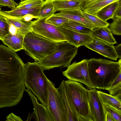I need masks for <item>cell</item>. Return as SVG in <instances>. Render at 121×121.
<instances>
[{
	"label": "cell",
	"mask_w": 121,
	"mask_h": 121,
	"mask_svg": "<svg viewBox=\"0 0 121 121\" xmlns=\"http://www.w3.org/2000/svg\"><path fill=\"white\" fill-rule=\"evenodd\" d=\"M25 68L16 52L0 44V108L13 105L23 96Z\"/></svg>",
	"instance_id": "1"
},
{
	"label": "cell",
	"mask_w": 121,
	"mask_h": 121,
	"mask_svg": "<svg viewBox=\"0 0 121 121\" xmlns=\"http://www.w3.org/2000/svg\"><path fill=\"white\" fill-rule=\"evenodd\" d=\"M90 79L95 88L105 90L121 72V59L117 62L102 58L88 60Z\"/></svg>",
	"instance_id": "2"
},
{
	"label": "cell",
	"mask_w": 121,
	"mask_h": 121,
	"mask_svg": "<svg viewBox=\"0 0 121 121\" xmlns=\"http://www.w3.org/2000/svg\"><path fill=\"white\" fill-rule=\"evenodd\" d=\"M65 82L69 103L78 121H93L89 105V90L77 81L68 79Z\"/></svg>",
	"instance_id": "3"
},
{
	"label": "cell",
	"mask_w": 121,
	"mask_h": 121,
	"mask_svg": "<svg viewBox=\"0 0 121 121\" xmlns=\"http://www.w3.org/2000/svg\"><path fill=\"white\" fill-rule=\"evenodd\" d=\"M37 62L25 64L24 82L25 86L35 95L42 104L48 105L47 78Z\"/></svg>",
	"instance_id": "4"
},
{
	"label": "cell",
	"mask_w": 121,
	"mask_h": 121,
	"mask_svg": "<svg viewBox=\"0 0 121 121\" xmlns=\"http://www.w3.org/2000/svg\"><path fill=\"white\" fill-rule=\"evenodd\" d=\"M58 43L30 32L24 35L23 49L35 61L38 62L55 52Z\"/></svg>",
	"instance_id": "5"
},
{
	"label": "cell",
	"mask_w": 121,
	"mask_h": 121,
	"mask_svg": "<svg viewBox=\"0 0 121 121\" xmlns=\"http://www.w3.org/2000/svg\"><path fill=\"white\" fill-rule=\"evenodd\" d=\"M78 48L67 41L59 43L55 52L37 62L43 70L56 67H68L77 54Z\"/></svg>",
	"instance_id": "6"
},
{
	"label": "cell",
	"mask_w": 121,
	"mask_h": 121,
	"mask_svg": "<svg viewBox=\"0 0 121 121\" xmlns=\"http://www.w3.org/2000/svg\"><path fill=\"white\" fill-rule=\"evenodd\" d=\"M62 73L69 80L82 83L90 89L95 88L90 79L87 59H84L78 62H74Z\"/></svg>",
	"instance_id": "7"
},
{
	"label": "cell",
	"mask_w": 121,
	"mask_h": 121,
	"mask_svg": "<svg viewBox=\"0 0 121 121\" xmlns=\"http://www.w3.org/2000/svg\"><path fill=\"white\" fill-rule=\"evenodd\" d=\"M47 17L39 18L31 21L33 32L57 43L66 41L57 27L46 22Z\"/></svg>",
	"instance_id": "8"
},
{
	"label": "cell",
	"mask_w": 121,
	"mask_h": 121,
	"mask_svg": "<svg viewBox=\"0 0 121 121\" xmlns=\"http://www.w3.org/2000/svg\"><path fill=\"white\" fill-rule=\"evenodd\" d=\"M47 81L48 94L47 107L54 121H67L57 88L48 78Z\"/></svg>",
	"instance_id": "9"
},
{
	"label": "cell",
	"mask_w": 121,
	"mask_h": 121,
	"mask_svg": "<svg viewBox=\"0 0 121 121\" xmlns=\"http://www.w3.org/2000/svg\"><path fill=\"white\" fill-rule=\"evenodd\" d=\"M95 88L89 90L88 103L93 121H105L106 112Z\"/></svg>",
	"instance_id": "10"
},
{
	"label": "cell",
	"mask_w": 121,
	"mask_h": 121,
	"mask_svg": "<svg viewBox=\"0 0 121 121\" xmlns=\"http://www.w3.org/2000/svg\"><path fill=\"white\" fill-rule=\"evenodd\" d=\"M64 36L66 41L78 48L85 46L93 41L90 34H83L65 28L62 26L57 27Z\"/></svg>",
	"instance_id": "11"
},
{
	"label": "cell",
	"mask_w": 121,
	"mask_h": 121,
	"mask_svg": "<svg viewBox=\"0 0 121 121\" xmlns=\"http://www.w3.org/2000/svg\"><path fill=\"white\" fill-rule=\"evenodd\" d=\"M93 38V41L85 45V46L109 59L117 60L118 56L113 45L98 39Z\"/></svg>",
	"instance_id": "12"
},
{
	"label": "cell",
	"mask_w": 121,
	"mask_h": 121,
	"mask_svg": "<svg viewBox=\"0 0 121 121\" xmlns=\"http://www.w3.org/2000/svg\"><path fill=\"white\" fill-rule=\"evenodd\" d=\"M31 99L34 110L33 113L35 120L37 121H54L47 107L40 104L35 95L29 89H26Z\"/></svg>",
	"instance_id": "13"
},
{
	"label": "cell",
	"mask_w": 121,
	"mask_h": 121,
	"mask_svg": "<svg viewBox=\"0 0 121 121\" xmlns=\"http://www.w3.org/2000/svg\"><path fill=\"white\" fill-rule=\"evenodd\" d=\"M81 9L61 11L53 15L64 17L69 20L75 21L82 24L90 28H97L95 26L83 16L81 12Z\"/></svg>",
	"instance_id": "14"
},
{
	"label": "cell",
	"mask_w": 121,
	"mask_h": 121,
	"mask_svg": "<svg viewBox=\"0 0 121 121\" xmlns=\"http://www.w3.org/2000/svg\"><path fill=\"white\" fill-rule=\"evenodd\" d=\"M65 89V81L63 80L57 89L67 121H78L77 117L72 112L70 108L66 95Z\"/></svg>",
	"instance_id": "15"
},
{
	"label": "cell",
	"mask_w": 121,
	"mask_h": 121,
	"mask_svg": "<svg viewBox=\"0 0 121 121\" xmlns=\"http://www.w3.org/2000/svg\"><path fill=\"white\" fill-rule=\"evenodd\" d=\"M24 35L18 32L15 34L9 33L2 41L8 47L16 52L23 49Z\"/></svg>",
	"instance_id": "16"
},
{
	"label": "cell",
	"mask_w": 121,
	"mask_h": 121,
	"mask_svg": "<svg viewBox=\"0 0 121 121\" xmlns=\"http://www.w3.org/2000/svg\"><path fill=\"white\" fill-rule=\"evenodd\" d=\"M53 1L56 11H61L81 9L84 1L82 0H65Z\"/></svg>",
	"instance_id": "17"
},
{
	"label": "cell",
	"mask_w": 121,
	"mask_h": 121,
	"mask_svg": "<svg viewBox=\"0 0 121 121\" xmlns=\"http://www.w3.org/2000/svg\"><path fill=\"white\" fill-rule=\"evenodd\" d=\"M42 5L29 9H14L9 11H0V15L19 18L28 14L36 16Z\"/></svg>",
	"instance_id": "18"
},
{
	"label": "cell",
	"mask_w": 121,
	"mask_h": 121,
	"mask_svg": "<svg viewBox=\"0 0 121 121\" xmlns=\"http://www.w3.org/2000/svg\"><path fill=\"white\" fill-rule=\"evenodd\" d=\"M97 92L104 104L110 106L121 111V93L112 95L100 91Z\"/></svg>",
	"instance_id": "19"
},
{
	"label": "cell",
	"mask_w": 121,
	"mask_h": 121,
	"mask_svg": "<svg viewBox=\"0 0 121 121\" xmlns=\"http://www.w3.org/2000/svg\"><path fill=\"white\" fill-rule=\"evenodd\" d=\"M90 34L93 37L100 39L109 44L114 45L117 43L108 27L93 29Z\"/></svg>",
	"instance_id": "20"
},
{
	"label": "cell",
	"mask_w": 121,
	"mask_h": 121,
	"mask_svg": "<svg viewBox=\"0 0 121 121\" xmlns=\"http://www.w3.org/2000/svg\"><path fill=\"white\" fill-rule=\"evenodd\" d=\"M3 16L8 23L16 27L18 32L25 35L29 32L33 31L30 27L31 21L27 22L22 19L9 16Z\"/></svg>",
	"instance_id": "21"
},
{
	"label": "cell",
	"mask_w": 121,
	"mask_h": 121,
	"mask_svg": "<svg viewBox=\"0 0 121 121\" xmlns=\"http://www.w3.org/2000/svg\"><path fill=\"white\" fill-rule=\"evenodd\" d=\"M121 4V0L112 3L107 5L95 14L103 21L107 22L112 19L117 8Z\"/></svg>",
	"instance_id": "22"
},
{
	"label": "cell",
	"mask_w": 121,
	"mask_h": 121,
	"mask_svg": "<svg viewBox=\"0 0 121 121\" xmlns=\"http://www.w3.org/2000/svg\"><path fill=\"white\" fill-rule=\"evenodd\" d=\"M54 4L51 0H45L40 7L36 16L39 18L48 17L56 12Z\"/></svg>",
	"instance_id": "23"
},
{
	"label": "cell",
	"mask_w": 121,
	"mask_h": 121,
	"mask_svg": "<svg viewBox=\"0 0 121 121\" xmlns=\"http://www.w3.org/2000/svg\"><path fill=\"white\" fill-rule=\"evenodd\" d=\"M121 0H98L90 4L83 10L90 14H95L107 5Z\"/></svg>",
	"instance_id": "24"
},
{
	"label": "cell",
	"mask_w": 121,
	"mask_h": 121,
	"mask_svg": "<svg viewBox=\"0 0 121 121\" xmlns=\"http://www.w3.org/2000/svg\"><path fill=\"white\" fill-rule=\"evenodd\" d=\"M62 26L67 29L83 34H90L93 30L80 23L70 20L63 24Z\"/></svg>",
	"instance_id": "25"
},
{
	"label": "cell",
	"mask_w": 121,
	"mask_h": 121,
	"mask_svg": "<svg viewBox=\"0 0 121 121\" xmlns=\"http://www.w3.org/2000/svg\"><path fill=\"white\" fill-rule=\"evenodd\" d=\"M81 12L85 17L93 24L97 28L108 27L109 23L102 20L95 14H90L81 9Z\"/></svg>",
	"instance_id": "26"
},
{
	"label": "cell",
	"mask_w": 121,
	"mask_h": 121,
	"mask_svg": "<svg viewBox=\"0 0 121 121\" xmlns=\"http://www.w3.org/2000/svg\"><path fill=\"white\" fill-rule=\"evenodd\" d=\"M105 90H108L110 94L115 95L121 93V72L112 82L109 87Z\"/></svg>",
	"instance_id": "27"
},
{
	"label": "cell",
	"mask_w": 121,
	"mask_h": 121,
	"mask_svg": "<svg viewBox=\"0 0 121 121\" xmlns=\"http://www.w3.org/2000/svg\"><path fill=\"white\" fill-rule=\"evenodd\" d=\"M44 1V0H25L20 1L14 9L33 8L42 5Z\"/></svg>",
	"instance_id": "28"
},
{
	"label": "cell",
	"mask_w": 121,
	"mask_h": 121,
	"mask_svg": "<svg viewBox=\"0 0 121 121\" xmlns=\"http://www.w3.org/2000/svg\"><path fill=\"white\" fill-rule=\"evenodd\" d=\"M112 22L109 24V29L112 34L115 35H121V17H114Z\"/></svg>",
	"instance_id": "29"
},
{
	"label": "cell",
	"mask_w": 121,
	"mask_h": 121,
	"mask_svg": "<svg viewBox=\"0 0 121 121\" xmlns=\"http://www.w3.org/2000/svg\"><path fill=\"white\" fill-rule=\"evenodd\" d=\"M69 21L68 19L64 17L53 15L47 18L46 20V22L58 27L62 26L63 24Z\"/></svg>",
	"instance_id": "30"
},
{
	"label": "cell",
	"mask_w": 121,
	"mask_h": 121,
	"mask_svg": "<svg viewBox=\"0 0 121 121\" xmlns=\"http://www.w3.org/2000/svg\"><path fill=\"white\" fill-rule=\"evenodd\" d=\"M9 25L4 17L0 15V40L2 41L10 33Z\"/></svg>",
	"instance_id": "31"
},
{
	"label": "cell",
	"mask_w": 121,
	"mask_h": 121,
	"mask_svg": "<svg viewBox=\"0 0 121 121\" xmlns=\"http://www.w3.org/2000/svg\"><path fill=\"white\" fill-rule=\"evenodd\" d=\"M104 105L106 112L109 113L115 121H121V111L110 106Z\"/></svg>",
	"instance_id": "32"
},
{
	"label": "cell",
	"mask_w": 121,
	"mask_h": 121,
	"mask_svg": "<svg viewBox=\"0 0 121 121\" xmlns=\"http://www.w3.org/2000/svg\"><path fill=\"white\" fill-rule=\"evenodd\" d=\"M18 4L14 0H0L1 6L7 7L11 9H14Z\"/></svg>",
	"instance_id": "33"
},
{
	"label": "cell",
	"mask_w": 121,
	"mask_h": 121,
	"mask_svg": "<svg viewBox=\"0 0 121 121\" xmlns=\"http://www.w3.org/2000/svg\"><path fill=\"white\" fill-rule=\"evenodd\" d=\"M6 121H23L20 117L15 115L12 112L9 113L6 117Z\"/></svg>",
	"instance_id": "34"
},
{
	"label": "cell",
	"mask_w": 121,
	"mask_h": 121,
	"mask_svg": "<svg viewBox=\"0 0 121 121\" xmlns=\"http://www.w3.org/2000/svg\"><path fill=\"white\" fill-rule=\"evenodd\" d=\"M38 17L35 16L32 14H26L19 18L22 19L27 22H30L33 18H39Z\"/></svg>",
	"instance_id": "35"
},
{
	"label": "cell",
	"mask_w": 121,
	"mask_h": 121,
	"mask_svg": "<svg viewBox=\"0 0 121 121\" xmlns=\"http://www.w3.org/2000/svg\"><path fill=\"white\" fill-rule=\"evenodd\" d=\"M98 0H85L81 8V9L83 10L88 6Z\"/></svg>",
	"instance_id": "36"
},
{
	"label": "cell",
	"mask_w": 121,
	"mask_h": 121,
	"mask_svg": "<svg viewBox=\"0 0 121 121\" xmlns=\"http://www.w3.org/2000/svg\"><path fill=\"white\" fill-rule=\"evenodd\" d=\"M116 51L118 55V58H121V44H119L114 46Z\"/></svg>",
	"instance_id": "37"
},
{
	"label": "cell",
	"mask_w": 121,
	"mask_h": 121,
	"mask_svg": "<svg viewBox=\"0 0 121 121\" xmlns=\"http://www.w3.org/2000/svg\"><path fill=\"white\" fill-rule=\"evenodd\" d=\"M114 17H121V4H120L115 11Z\"/></svg>",
	"instance_id": "38"
},
{
	"label": "cell",
	"mask_w": 121,
	"mask_h": 121,
	"mask_svg": "<svg viewBox=\"0 0 121 121\" xmlns=\"http://www.w3.org/2000/svg\"><path fill=\"white\" fill-rule=\"evenodd\" d=\"M105 121H115L113 117L108 113L106 112Z\"/></svg>",
	"instance_id": "39"
},
{
	"label": "cell",
	"mask_w": 121,
	"mask_h": 121,
	"mask_svg": "<svg viewBox=\"0 0 121 121\" xmlns=\"http://www.w3.org/2000/svg\"><path fill=\"white\" fill-rule=\"evenodd\" d=\"M52 0V1H55V0Z\"/></svg>",
	"instance_id": "40"
},
{
	"label": "cell",
	"mask_w": 121,
	"mask_h": 121,
	"mask_svg": "<svg viewBox=\"0 0 121 121\" xmlns=\"http://www.w3.org/2000/svg\"><path fill=\"white\" fill-rule=\"evenodd\" d=\"M20 1H23V0H19Z\"/></svg>",
	"instance_id": "41"
},
{
	"label": "cell",
	"mask_w": 121,
	"mask_h": 121,
	"mask_svg": "<svg viewBox=\"0 0 121 121\" xmlns=\"http://www.w3.org/2000/svg\"><path fill=\"white\" fill-rule=\"evenodd\" d=\"M1 9L0 7V11L1 10Z\"/></svg>",
	"instance_id": "42"
},
{
	"label": "cell",
	"mask_w": 121,
	"mask_h": 121,
	"mask_svg": "<svg viewBox=\"0 0 121 121\" xmlns=\"http://www.w3.org/2000/svg\"><path fill=\"white\" fill-rule=\"evenodd\" d=\"M2 7V6H1V5H0V7Z\"/></svg>",
	"instance_id": "43"
},
{
	"label": "cell",
	"mask_w": 121,
	"mask_h": 121,
	"mask_svg": "<svg viewBox=\"0 0 121 121\" xmlns=\"http://www.w3.org/2000/svg\"><path fill=\"white\" fill-rule=\"evenodd\" d=\"M83 0L84 1H85V0Z\"/></svg>",
	"instance_id": "44"
},
{
	"label": "cell",
	"mask_w": 121,
	"mask_h": 121,
	"mask_svg": "<svg viewBox=\"0 0 121 121\" xmlns=\"http://www.w3.org/2000/svg\"></svg>",
	"instance_id": "45"
}]
</instances>
